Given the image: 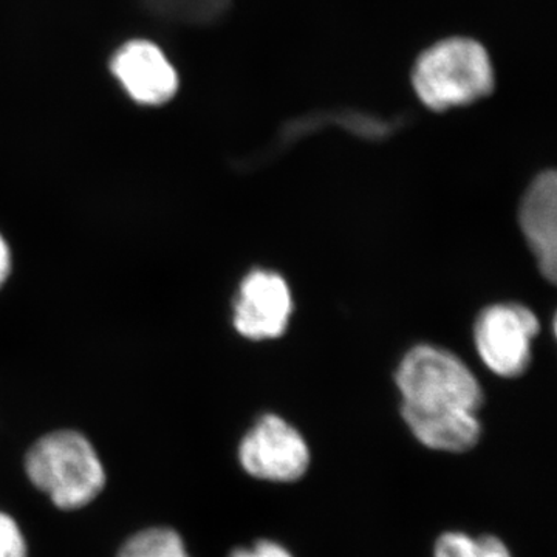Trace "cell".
Returning a JSON list of instances; mask_svg holds the SVG:
<instances>
[{"label": "cell", "instance_id": "obj_5", "mask_svg": "<svg viewBox=\"0 0 557 557\" xmlns=\"http://www.w3.org/2000/svg\"><path fill=\"white\" fill-rule=\"evenodd\" d=\"M242 468L249 475L267 482H295L310 465L309 446L287 421L267 416L242 440Z\"/></svg>", "mask_w": 557, "mask_h": 557}, {"label": "cell", "instance_id": "obj_13", "mask_svg": "<svg viewBox=\"0 0 557 557\" xmlns=\"http://www.w3.org/2000/svg\"><path fill=\"white\" fill-rule=\"evenodd\" d=\"M228 557H293L292 553L273 541H259L252 547L233 549Z\"/></svg>", "mask_w": 557, "mask_h": 557}, {"label": "cell", "instance_id": "obj_7", "mask_svg": "<svg viewBox=\"0 0 557 557\" xmlns=\"http://www.w3.org/2000/svg\"><path fill=\"white\" fill-rule=\"evenodd\" d=\"M292 310V295L284 277L271 271H252L242 282L234 325L245 338H277L287 329Z\"/></svg>", "mask_w": 557, "mask_h": 557}, {"label": "cell", "instance_id": "obj_14", "mask_svg": "<svg viewBox=\"0 0 557 557\" xmlns=\"http://www.w3.org/2000/svg\"><path fill=\"white\" fill-rule=\"evenodd\" d=\"M11 271V255L9 245L0 236V287L5 284L7 277L10 276Z\"/></svg>", "mask_w": 557, "mask_h": 557}, {"label": "cell", "instance_id": "obj_10", "mask_svg": "<svg viewBox=\"0 0 557 557\" xmlns=\"http://www.w3.org/2000/svg\"><path fill=\"white\" fill-rule=\"evenodd\" d=\"M153 16L175 24L200 25L214 21L226 0H138Z\"/></svg>", "mask_w": 557, "mask_h": 557}, {"label": "cell", "instance_id": "obj_12", "mask_svg": "<svg viewBox=\"0 0 557 557\" xmlns=\"http://www.w3.org/2000/svg\"><path fill=\"white\" fill-rule=\"evenodd\" d=\"M0 557H28L24 530L10 512L0 509Z\"/></svg>", "mask_w": 557, "mask_h": 557}, {"label": "cell", "instance_id": "obj_6", "mask_svg": "<svg viewBox=\"0 0 557 557\" xmlns=\"http://www.w3.org/2000/svg\"><path fill=\"white\" fill-rule=\"evenodd\" d=\"M110 70L138 104H166L178 90L177 70L150 40L134 39L121 46L110 61Z\"/></svg>", "mask_w": 557, "mask_h": 557}, {"label": "cell", "instance_id": "obj_3", "mask_svg": "<svg viewBox=\"0 0 557 557\" xmlns=\"http://www.w3.org/2000/svg\"><path fill=\"white\" fill-rule=\"evenodd\" d=\"M412 86L429 109L440 112L461 108L493 91V62L478 40H440L418 58L412 70Z\"/></svg>", "mask_w": 557, "mask_h": 557}, {"label": "cell", "instance_id": "obj_1", "mask_svg": "<svg viewBox=\"0 0 557 557\" xmlns=\"http://www.w3.org/2000/svg\"><path fill=\"white\" fill-rule=\"evenodd\" d=\"M403 417L424 446L465 453L478 445L482 388L471 370L442 348L420 346L399 364Z\"/></svg>", "mask_w": 557, "mask_h": 557}, {"label": "cell", "instance_id": "obj_11", "mask_svg": "<svg viewBox=\"0 0 557 557\" xmlns=\"http://www.w3.org/2000/svg\"><path fill=\"white\" fill-rule=\"evenodd\" d=\"M435 557H511L497 537H471L465 533H446L435 545Z\"/></svg>", "mask_w": 557, "mask_h": 557}, {"label": "cell", "instance_id": "obj_4", "mask_svg": "<svg viewBox=\"0 0 557 557\" xmlns=\"http://www.w3.org/2000/svg\"><path fill=\"white\" fill-rule=\"evenodd\" d=\"M539 321L530 310L515 304L490 307L475 324V344L487 368L505 379L519 376L531 362V343Z\"/></svg>", "mask_w": 557, "mask_h": 557}, {"label": "cell", "instance_id": "obj_2", "mask_svg": "<svg viewBox=\"0 0 557 557\" xmlns=\"http://www.w3.org/2000/svg\"><path fill=\"white\" fill-rule=\"evenodd\" d=\"M28 482L61 511L87 508L101 496L108 474L86 435L72 429L36 440L24 458Z\"/></svg>", "mask_w": 557, "mask_h": 557}, {"label": "cell", "instance_id": "obj_9", "mask_svg": "<svg viewBox=\"0 0 557 557\" xmlns=\"http://www.w3.org/2000/svg\"><path fill=\"white\" fill-rule=\"evenodd\" d=\"M115 557H193L185 539L175 528L146 527L121 544Z\"/></svg>", "mask_w": 557, "mask_h": 557}, {"label": "cell", "instance_id": "obj_8", "mask_svg": "<svg viewBox=\"0 0 557 557\" xmlns=\"http://www.w3.org/2000/svg\"><path fill=\"white\" fill-rule=\"evenodd\" d=\"M520 225L539 269L549 281L557 271V182L555 172H545L528 189L520 207Z\"/></svg>", "mask_w": 557, "mask_h": 557}]
</instances>
